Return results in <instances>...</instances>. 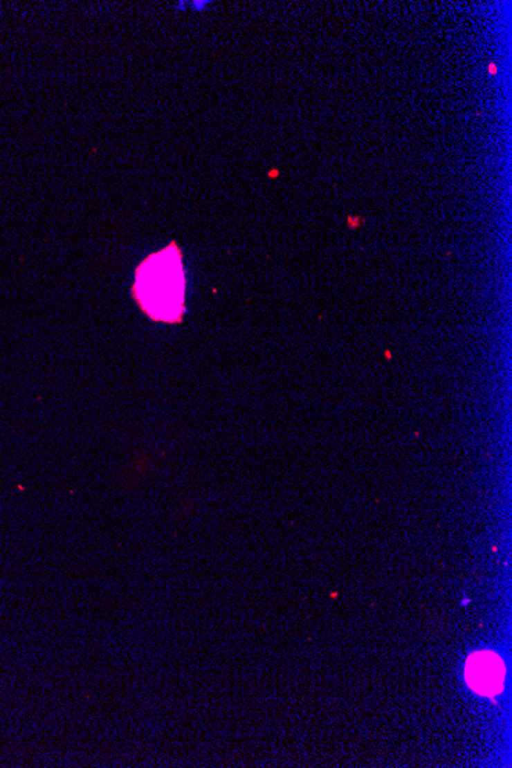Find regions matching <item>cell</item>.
Masks as SVG:
<instances>
[{
  "mask_svg": "<svg viewBox=\"0 0 512 768\" xmlns=\"http://www.w3.org/2000/svg\"><path fill=\"white\" fill-rule=\"evenodd\" d=\"M137 298L146 313L161 321H174L181 313L184 278L179 255L172 248L154 255L138 270Z\"/></svg>",
  "mask_w": 512,
  "mask_h": 768,
  "instance_id": "obj_1",
  "label": "cell"
},
{
  "mask_svg": "<svg viewBox=\"0 0 512 768\" xmlns=\"http://www.w3.org/2000/svg\"><path fill=\"white\" fill-rule=\"evenodd\" d=\"M465 677L469 687L480 695H495L502 691L504 666L502 659L491 652H479L466 661Z\"/></svg>",
  "mask_w": 512,
  "mask_h": 768,
  "instance_id": "obj_2",
  "label": "cell"
}]
</instances>
